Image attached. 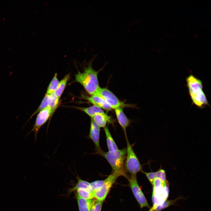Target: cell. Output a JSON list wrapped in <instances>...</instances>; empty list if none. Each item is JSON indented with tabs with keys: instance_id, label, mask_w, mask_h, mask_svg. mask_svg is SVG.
Returning a JSON list of instances; mask_svg holds the SVG:
<instances>
[{
	"instance_id": "obj_19",
	"label": "cell",
	"mask_w": 211,
	"mask_h": 211,
	"mask_svg": "<svg viewBox=\"0 0 211 211\" xmlns=\"http://www.w3.org/2000/svg\"><path fill=\"white\" fill-rule=\"evenodd\" d=\"M59 82L57 74L56 73L48 86L46 94L50 95L54 93L57 88Z\"/></svg>"
},
{
	"instance_id": "obj_10",
	"label": "cell",
	"mask_w": 211,
	"mask_h": 211,
	"mask_svg": "<svg viewBox=\"0 0 211 211\" xmlns=\"http://www.w3.org/2000/svg\"><path fill=\"white\" fill-rule=\"evenodd\" d=\"M100 127L91 118L89 138L91 139L95 144L96 153L99 154L102 151L100 144Z\"/></svg>"
},
{
	"instance_id": "obj_21",
	"label": "cell",
	"mask_w": 211,
	"mask_h": 211,
	"mask_svg": "<svg viewBox=\"0 0 211 211\" xmlns=\"http://www.w3.org/2000/svg\"><path fill=\"white\" fill-rule=\"evenodd\" d=\"M76 193L80 197L86 200H91L93 198V193L86 189H79L76 190Z\"/></svg>"
},
{
	"instance_id": "obj_6",
	"label": "cell",
	"mask_w": 211,
	"mask_h": 211,
	"mask_svg": "<svg viewBox=\"0 0 211 211\" xmlns=\"http://www.w3.org/2000/svg\"><path fill=\"white\" fill-rule=\"evenodd\" d=\"M127 178L132 191L141 208L146 207L150 208L147 200L138 183L136 174L131 175Z\"/></svg>"
},
{
	"instance_id": "obj_18",
	"label": "cell",
	"mask_w": 211,
	"mask_h": 211,
	"mask_svg": "<svg viewBox=\"0 0 211 211\" xmlns=\"http://www.w3.org/2000/svg\"><path fill=\"white\" fill-rule=\"evenodd\" d=\"M70 73L65 75L59 81L57 88L54 93L60 99L66 87L67 84L70 78Z\"/></svg>"
},
{
	"instance_id": "obj_4",
	"label": "cell",
	"mask_w": 211,
	"mask_h": 211,
	"mask_svg": "<svg viewBox=\"0 0 211 211\" xmlns=\"http://www.w3.org/2000/svg\"><path fill=\"white\" fill-rule=\"evenodd\" d=\"M126 153V148L118 149L114 152H104L102 151L99 154L103 156L110 165L112 173L124 168V161Z\"/></svg>"
},
{
	"instance_id": "obj_17",
	"label": "cell",
	"mask_w": 211,
	"mask_h": 211,
	"mask_svg": "<svg viewBox=\"0 0 211 211\" xmlns=\"http://www.w3.org/2000/svg\"><path fill=\"white\" fill-rule=\"evenodd\" d=\"M77 108L78 109L86 113L91 118L97 114L105 113L102 109L94 105L88 107H78Z\"/></svg>"
},
{
	"instance_id": "obj_1",
	"label": "cell",
	"mask_w": 211,
	"mask_h": 211,
	"mask_svg": "<svg viewBox=\"0 0 211 211\" xmlns=\"http://www.w3.org/2000/svg\"><path fill=\"white\" fill-rule=\"evenodd\" d=\"M186 80L192 104L201 109L206 106H210L207 96L203 90L201 80L192 74L188 76Z\"/></svg>"
},
{
	"instance_id": "obj_23",
	"label": "cell",
	"mask_w": 211,
	"mask_h": 211,
	"mask_svg": "<svg viewBox=\"0 0 211 211\" xmlns=\"http://www.w3.org/2000/svg\"><path fill=\"white\" fill-rule=\"evenodd\" d=\"M105 182L104 180H97L90 183L91 190L92 192L101 188Z\"/></svg>"
},
{
	"instance_id": "obj_13",
	"label": "cell",
	"mask_w": 211,
	"mask_h": 211,
	"mask_svg": "<svg viewBox=\"0 0 211 211\" xmlns=\"http://www.w3.org/2000/svg\"><path fill=\"white\" fill-rule=\"evenodd\" d=\"M91 118L100 127L104 128L108 122L111 121L110 117L106 113L96 114Z\"/></svg>"
},
{
	"instance_id": "obj_20",
	"label": "cell",
	"mask_w": 211,
	"mask_h": 211,
	"mask_svg": "<svg viewBox=\"0 0 211 211\" xmlns=\"http://www.w3.org/2000/svg\"><path fill=\"white\" fill-rule=\"evenodd\" d=\"M59 99L54 93L49 95L48 107L53 114L59 106Z\"/></svg>"
},
{
	"instance_id": "obj_12",
	"label": "cell",
	"mask_w": 211,
	"mask_h": 211,
	"mask_svg": "<svg viewBox=\"0 0 211 211\" xmlns=\"http://www.w3.org/2000/svg\"><path fill=\"white\" fill-rule=\"evenodd\" d=\"M85 99L93 105L97 106L107 111L112 109L108 104L101 97L96 95L86 97Z\"/></svg>"
},
{
	"instance_id": "obj_25",
	"label": "cell",
	"mask_w": 211,
	"mask_h": 211,
	"mask_svg": "<svg viewBox=\"0 0 211 211\" xmlns=\"http://www.w3.org/2000/svg\"><path fill=\"white\" fill-rule=\"evenodd\" d=\"M103 202L96 199H93V203L90 211H101Z\"/></svg>"
},
{
	"instance_id": "obj_5",
	"label": "cell",
	"mask_w": 211,
	"mask_h": 211,
	"mask_svg": "<svg viewBox=\"0 0 211 211\" xmlns=\"http://www.w3.org/2000/svg\"><path fill=\"white\" fill-rule=\"evenodd\" d=\"M126 153L124 168L125 171L131 175L136 174L142 170V166L136 154L130 143L127 137Z\"/></svg>"
},
{
	"instance_id": "obj_14",
	"label": "cell",
	"mask_w": 211,
	"mask_h": 211,
	"mask_svg": "<svg viewBox=\"0 0 211 211\" xmlns=\"http://www.w3.org/2000/svg\"><path fill=\"white\" fill-rule=\"evenodd\" d=\"M75 197L77 201L79 211H90L93 199L86 200L80 197L76 193Z\"/></svg>"
},
{
	"instance_id": "obj_2",
	"label": "cell",
	"mask_w": 211,
	"mask_h": 211,
	"mask_svg": "<svg viewBox=\"0 0 211 211\" xmlns=\"http://www.w3.org/2000/svg\"><path fill=\"white\" fill-rule=\"evenodd\" d=\"M91 61L82 72L75 75V81L81 84L91 96L96 95L100 88L98 78V72L92 67Z\"/></svg>"
},
{
	"instance_id": "obj_16",
	"label": "cell",
	"mask_w": 211,
	"mask_h": 211,
	"mask_svg": "<svg viewBox=\"0 0 211 211\" xmlns=\"http://www.w3.org/2000/svg\"><path fill=\"white\" fill-rule=\"evenodd\" d=\"M76 178L77 183L74 187L69 190V194L79 189H86L92 191L90 188V183L81 179L78 176L76 177Z\"/></svg>"
},
{
	"instance_id": "obj_8",
	"label": "cell",
	"mask_w": 211,
	"mask_h": 211,
	"mask_svg": "<svg viewBox=\"0 0 211 211\" xmlns=\"http://www.w3.org/2000/svg\"><path fill=\"white\" fill-rule=\"evenodd\" d=\"M53 114L48 107L38 113L33 128L28 133L29 134L32 132H34L35 141L36 140L37 135L40 129L50 118H51Z\"/></svg>"
},
{
	"instance_id": "obj_27",
	"label": "cell",
	"mask_w": 211,
	"mask_h": 211,
	"mask_svg": "<svg viewBox=\"0 0 211 211\" xmlns=\"http://www.w3.org/2000/svg\"><path fill=\"white\" fill-rule=\"evenodd\" d=\"M142 172L145 174L148 180L152 185L154 180L156 178V172H147L142 171Z\"/></svg>"
},
{
	"instance_id": "obj_15",
	"label": "cell",
	"mask_w": 211,
	"mask_h": 211,
	"mask_svg": "<svg viewBox=\"0 0 211 211\" xmlns=\"http://www.w3.org/2000/svg\"><path fill=\"white\" fill-rule=\"evenodd\" d=\"M104 128L106 135L108 152H112L117 150L119 149L111 135L108 127L106 126Z\"/></svg>"
},
{
	"instance_id": "obj_11",
	"label": "cell",
	"mask_w": 211,
	"mask_h": 211,
	"mask_svg": "<svg viewBox=\"0 0 211 211\" xmlns=\"http://www.w3.org/2000/svg\"><path fill=\"white\" fill-rule=\"evenodd\" d=\"M114 110L118 122L127 137L126 130L130 124V120L124 113L122 108H118Z\"/></svg>"
},
{
	"instance_id": "obj_7",
	"label": "cell",
	"mask_w": 211,
	"mask_h": 211,
	"mask_svg": "<svg viewBox=\"0 0 211 211\" xmlns=\"http://www.w3.org/2000/svg\"><path fill=\"white\" fill-rule=\"evenodd\" d=\"M96 95L103 99L112 109L130 106L121 101L113 93L106 88L100 87Z\"/></svg>"
},
{
	"instance_id": "obj_28",
	"label": "cell",
	"mask_w": 211,
	"mask_h": 211,
	"mask_svg": "<svg viewBox=\"0 0 211 211\" xmlns=\"http://www.w3.org/2000/svg\"><path fill=\"white\" fill-rule=\"evenodd\" d=\"M198 34H196L194 36V38H196L198 37Z\"/></svg>"
},
{
	"instance_id": "obj_22",
	"label": "cell",
	"mask_w": 211,
	"mask_h": 211,
	"mask_svg": "<svg viewBox=\"0 0 211 211\" xmlns=\"http://www.w3.org/2000/svg\"><path fill=\"white\" fill-rule=\"evenodd\" d=\"M49 95L46 94L42 101L40 105L32 115L30 119L28 120V121L34 115L38 113L40 111L42 110L48 106V101Z\"/></svg>"
},
{
	"instance_id": "obj_9",
	"label": "cell",
	"mask_w": 211,
	"mask_h": 211,
	"mask_svg": "<svg viewBox=\"0 0 211 211\" xmlns=\"http://www.w3.org/2000/svg\"><path fill=\"white\" fill-rule=\"evenodd\" d=\"M167 183L166 185L153 186L152 200L161 205L168 198L169 189Z\"/></svg>"
},
{
	"instance_id": "obj_24",
	"label": "cell",
	"mask_w": 211,
	"mask_h": 211,
	"mask_svg": "<svg viewBox=\"0 0 211 211\" xmlns=\"http://www.w3.org/2000/svg\"><path fill=\"white\" fill-rule=\"evenodd\" d=\"M176 200H166L161 205L157 206L156 208L155 211H161L170 206L173 204L176 201Z\"/></svg>"
},
{
	"instance_id": "obj_3",
	"label": "cell",
	"mask_w": 211,
	"mask_h": 211,
	"mask_svg": "<svg viewBox=\"0 0 211 211\" xmlns=\"http://www.w3.org/2000/svg\"><path fill=\"white\" fill-rule=\"evenodd\" d=\"M124 176L127 177L124 169H120L112 173L105 179V182L100 188L93 192L94 198L100 201L103 202L108 194L113 185L119 176Z\"/></svg>"
},
{
	"instance_id": "obj_26",
	"label": "cell",
	"mask_w": 211,
	"mask_h": 211,
	"mask_svg": "<svg viewBox=\"0 0 211 211\" xmlns=\"http://www.w3.org/2000/svg\"><path fill=\"white\" fill-rule=\"evenodd\" d=\"M156 178L160 179L164 183H166L167 181L166 179V175L165 170L160 169L156 172Z\"/></svg>"
}]
</instances>
